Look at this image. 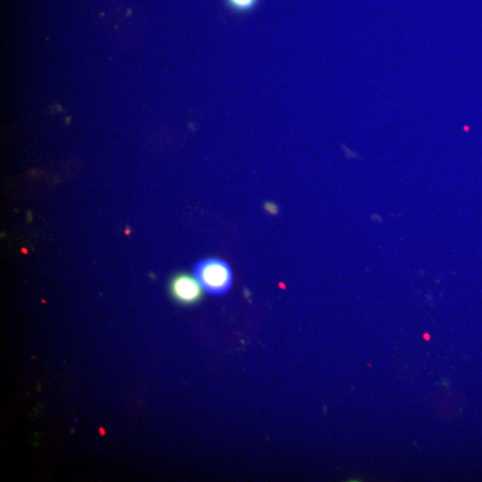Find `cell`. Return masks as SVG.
<instances>
[{
    "mask_svg": "<svg viewBox=\"0 0 482 482\" xmlns=\"http://www.w3.org/2000/svg\"><path fill=\"white\" fill-rule=\"evenodd\" d=\"M193 273L203 290L214 296L225 294L232 288V272L225 261L217 259L199 261Z\"/></svg>",
    "mask_w": 482,
    "mask_h": 482,
    "instance_id": "1",
    "label": "cell"
},
{
    "mask_svg": "<svg viewBox=\"0 0 482 482\" xmlns=\"http://www.w3.org/2000/svg\"><path fill=\"white\" fill-rule=\"evenodd\" d=\"M170 290L178 302L192 305L201 299L204 290L196 281L195 276L180 273L172 280Z\"/></svg>",
    "mask_w": 482,
    "mask_h": 482,
    "instance_id": "2",
    "label": "cell"
},
{
    "mask_svg": "<svg viewBox=\"0 0 482 482\" xmlns=\"http://www.w3.org/2000/svg\"><path fill=\"white\" fill-rule=\"evenodd\" d=\"M226 2L233 10L247 12L253 9L259 0H226Z\"/></svg>",
    "mask_w": 482,
    "mask_h": 482,
    "instance_id": "3",
    "label": "cell"
}]
</instances>
